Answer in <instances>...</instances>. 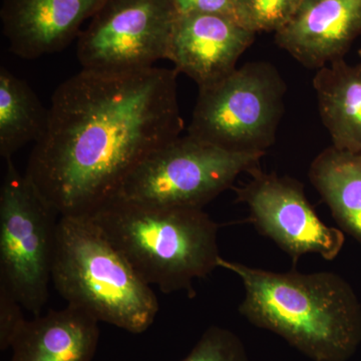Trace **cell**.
Returning <instances> with one entry per match:
<instances>
[{
    "instance_id": "obj_1",
    "label": "cell",
    "mask_w": 361,
    "mask_h": 361,
    "mask_svg": "<svg viewBox=\"0 0 361 361\" xmlns=\"http://www.w3.org/2000/svg\"><path fill=\"white\" fill-rule=\"evenodd\" d=\"M178 71L82 70L51 97L25 174L59 216L87 215L184 129Z\"/></svg>"
},
{
    "instance_id": "obj_2",
    "label": "cell",
    "mask_w": 361,
    "mask_h": 361,
    "mask_svg": "<svg viewBox=\"0 0 361 361\" xmlns=\"http://www.w3.org/2000/svg\"><path fill=\"white\" fill-rule=\"evenodd\" d=\"M241 279L240 314L314 361H348L361 343V305L334 272H273L218 259Z\"/></svg>"
},
{
    "instance_id": "obj_3",
    "label": "cell",
    "mask_w": 361,
    "mask_h": 361,
    "mask_svg": "<svg viewBox=\"0 0 361 361\" xmlns=\"http://www.w3.org/2000/svg\"><path fill=\"white\" fill-rule=\"evenodd\" d=\"M135 272L163 293L187 291L218 268L217 223L203 209L110 199L87 214Z\"/></svg>"
},
{
    "instance_id": "obj_4",
    "label": "cell",
    "mask_w": 361,
    "mask_h": 361,
    "mask_svg": "<svg viewBox=\"0 0 361 361\" xmlns=\"http://www.w3.org/2000/svg\"><path fill=\"white\" fill-rule=\"evenodd\" d=\"M51 282L68 305L130 334L146 331L158 315L152 286L87 215L59 216Z\"/></svg>"
},
{
    "instance_id": "obj_5",
    "label": "cell",
    "mask_w": 361,
    "mask_h": 361,
    "mask_svg": "<svg viewBox=\"0 0 361 361\" xmlns=\"http://www.w3.org/2000/svg\"><path fill=\"white\" fill-rule=\"evenodd\" d=\"M285 94L274 66L251 61L199 89L188 134L228 151L265 153L274 144Z\"/></svg>"
},
{
    "instance_id": "obj_6",
    "label": "cell",
    "mask_w": 361,
    "mask_h": 361,
    "mask_svg": "<svg viewBox=\"0 0 361 361\" xmlns=\"http://www.w3.org/2000/svg\"><path fill=\"white\" fill-rule=\"evenodd\" d=\"M265 153H239L187 134L156 149L123 180L116 198L160 207L203 209ZM113 197V198H114Z\"/></svg>"
},
{
    "instance_id": "obj_7",
    "label": "cell",
    "mask_w": 361,
    "mask_h": 361,
    "mask_svg": "<svg viewBox=\"0 0 361 361\" xmlns=\"http://www.w3.org/2000/svg\"><path fill=\"white\" fill-rule=\"evenodd\" d=\"M56 212L32 180L6 161L0 188V283L40 315L49 299Z\"/></svg>"
},
{
    "instance_id": "obj_8",
    "label": "cell",
    "mask_w": 361,
    "mask_h": 361,
    "mask_svg": "<svg viewBox=\"0 0 361 361\" xmlns=\"http://www.w3.org/2000/svg\"><path fill=\"white\" fill-rule=\"evenodd\" d=\"M178 13L172 0H106L80 35L82 70L130 71L167 59Z\"/></svg>"
},
{
    "instance_id": "obj_9",
    "label": "cell",
    "mask_w": 361,
    "mask_h": 361,
    "mask_svg": "<svg viewBox=\"0 0 361 361\" xmlns=\"http://www.w3.org/2000/svg\"><path fill=\"white\" fill-rule=\"evenodd\" d=\"M251 179L236 188L237 200L245 203L250 219L293 261L305 254H318L334 260L344 244V233L320 219L310 205L303 185L289 177L267 174L260 169L249 171Z\"/></svg>"
},
{
    "instance_id": "obj_10",
    "label": "cell",
    "mask_w": 361,
    "mask_h": 361,
    "mask_svg": "<svg viewBox=\"0 0 361 361\" xmlns=\"http://www.w3.org/2000/svg\"><path fill=\"white\" fill-rule=\"evenodd\" d=\"M256 32L238 21L218 14L178 16L167 59L178 73L209 87L228 77L255 40Z\"/></svg>"
},
{
    "instance_id": "obj_11",
    "label": "cell",
    "mask_w": 361,
    "mask_h": 361,
    "mask_svg": "<svg viewBox=\"0 0 361 361\" xmlns=\"http://www.w3.org/2000/svg\"><path fill=\"white\" fill-rule=\"evenodd\" d=\"M361 35V0H301L275 40L308 68L343 59Z\"/></svg>"
},
{
    "instance_id": "obj_12",
    "label": "cell",
    "mask_w": 361,
    "mask_h": 361,
    "mask_svg": "<svg viewBox=\"0 0 361 361\" xmlns=\"http://www.w3.org/2000/svg\"><path fill=\"white\" fill-rule=\"evenodd\" d=\"M106 0H4L1 18L9 49L33 59L65 49Z\"/></svg>"
},
{
    "instance_id": "obj_13",
    "label": "cell",
    "mask_w": 361,
    "mask_h": 361,
    "mask_svg": "<svg viewBox=\"0 0 361 361\" xmlns=\"http://www.w3.org/2000/svg\"><path fill=\"white\" fill-rule=\"evenodd\" d=\"M99 323L68 304L35 316L14 338L11 361H92L99 341Z\"/></svg>"
},
{
    "instance_id": "obj_14",
    "label": "cell",
    "mask_w": 361,
    "mask_h": 361,
    "mask_svg": "<svg viewBox=\"0 0 361 361\" xmlns=\"http://www.w3.org/2000/svg\"><path fill=\"white\" fill-rule=\"evenodd\" d=\"M313 87L332 147L361 153V63L332 61L316 71Z\"/></svg>"
},
{
    "instance_id": "obj_15",
    "label": "cell",
    "mask_w": 361,
    "mask_h": 361,
    "mask_svg": "<svg viewBox=\"0 0 361 361\" xmlns=\"http://www.w3.org/2000/svg\"><path fill=\"white\" fill-rule=\"evenodd\" d=\"M310 180L342 231L361 244V153L324 149L310 165Z\"/></svg>"
},
{
    "instance_id": "obj_16",
    "label": "cell",
    "mask_w": 361,
    "mask_h": 361,
    "mask_svg": "<svg viewBox=\"0 0 361 361\" xmlns=\"http://www.w3.org/2000/svg\"><path fill=\"white\" fill-rule=\"evenodd\" d=\"M49 109L25 80L0 68V155L4 161L27 142H37L47 126Z\"/></svg>"
},
{
    "instance_id": "obj_17",
    "label": "cell",
    "mask_w": 361,
    "mask_h": 361,
    "mask_svg": "<svg viewBox=\"0 0 361 361\" xmlns=\"http://www.w3.org/2000/svg\"><path fill=\"white\" fill-rule=\"evenodd\" d=\"M301 0H238L241 21L254 32H279L294 16Z\"/></svg>"
},
{
    "instance_id": "obj_18",
    "label": "cell",
    "mask_w": 361,
    "mask_h": 361,
    "mask_svg": "<svg viewBox=\"0 0 361 361\" xmlns=\"http://www.w3.org/2000/svg\"><path fill=\"white\" fill-rule=\"evenodd\" d=\"M182 361H249L243 342L231 330L209 327Z\"/></svg>"
},
{
    "instance_id": "obj_19",
    "label": "cell",
    "mask_w": 361,
    "mask_h": 361,
    "mask_svg": "<svg viewBox=\"0 0 361 361\" xmlns=\"http://www.w3.org/2000/svg\"><path fill=\"white\" fill-rule=\"evenodd\" d=\"M23 306L6 285L0 283V350L6 351L27 320Z\"/></svg>"
},
{
    "instance_id": "obj_20",
    "label": "cell",
    "mask_w": 361,
    "mask_h": 361,
    "mask_svg": "<svg viewBox=\"0 0 361 361\" xmlns=\"http://www.w3.org/2000/svg\"><path fill=\"white\" fill-rule=\"evenodd\" d=\"M178 16L184 14H218L242 23L238 0H172ZM246 27V26H245Z\"/></svg>"
},
{
    "instance_id": "obj_21",
    "label": "cell",
    "mask_w": 361,
    "mask_h": 361,
    "mask_svg": "<svg viewBox=\"0 0 361 361\" xmlns=\"http://www.w3.org/2000/svg\"><path fill=\"white\" fill-rule=\"evenodd\" d=\"M358 54H360V56L361 58V49H360V51H358Z\"/></svg>"
}]
</instances>
